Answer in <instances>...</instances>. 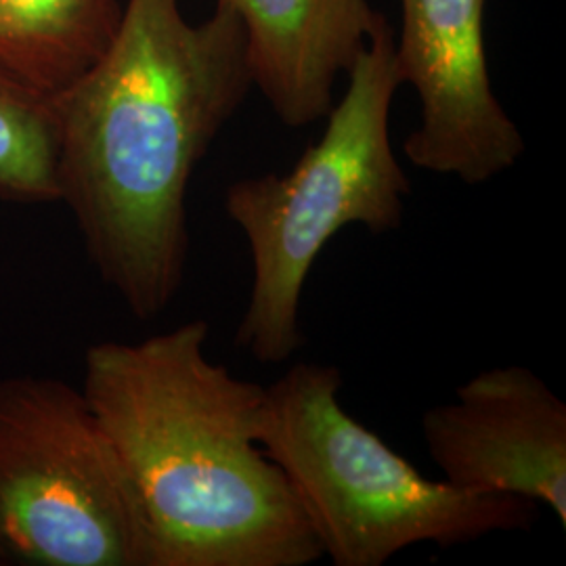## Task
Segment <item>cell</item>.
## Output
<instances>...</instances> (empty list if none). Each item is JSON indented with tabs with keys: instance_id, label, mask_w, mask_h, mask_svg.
<instances>
[{
	"instance_id": "cell-1",
	"label": "cell",
	"mask_w": 566,
	"mask_h": 566,
	"mask_svg": "<svg viewBox=\"0 0 566 566\" xmlns=\"http://www.w3.org/2000/svg\"><path fill=\"white\" fill-rule=\"evenodd\" d=\"M254 86L240 15L126 0L102 60L51 99L60 202L103 283L139 319L181 292L196 166Z\"/></svg>"
},
{
	"instance_id": "cell-2",
	"label": "cell",
	"mask_w": 566,
	"mask_h": 566,
	"mask_svg": "<svg viewBox=\"0 0 566 566\" xmlns=\"http://www.w3.org/2000/svg\"><path fill=\"white\" fill-rule=\"evenodd\" d=\"M191 319L91 344L82 392L135 486L154 566H306L319 544L261 446L264 386L208 357Z\"/></svg>"
},
{
	"instance_id": "cell-3",
	"label": "cell",
	"mask_w": 566,
	"mask_h": 566,
	"mask_svg": "<svg viewBox=\"0 0 566 566\" xmlns=\"http://www.w3.org/2000/svg\"><path fill=\"white\" fill-rule=\"evenodd\" d=\"M346 74L348 88L327 112L322 139L290 172L242 179L224 193V212L252 261L235 343L261 364H285L303 346L304 285L329 240L350 224L388 233L403 223L409 179L390 143V107L403 78L388 21Z\"/></svg>"
},
{
	"instance_id": "cell-4",
	"label": "cell",
	"mask_w": 566,
	"mask_h": 566,
	"mask_svg": "<svg viewBox=\"0 0 566 566\" xmlns=\"http://www.w3.org/2000/svg\"><path fill=\"white\" fill-rule=\"evenodd\" d=\"M334 365H292L264 388L261 446L336 566H382L411 546L523 531L535 504L428 479L340 401Z\"/></svg>"
},
{
	"instance_id": "cell-5",
	"label": "cell",
	"mask_w": 566,
	"mask_h": 566,
	"mask_svg": "<svg viewBox=\"0 0 566 566\" xmlns=\"http://www.w3.org/2000/svg\"><path fill=\"white\" fill-rule=\"evenodd\" d=\"M0 566H154L135 486L81 386L0 378Z\"/></svg>"
},
{
	"instance_id": "cell-6",
	"label": "cell",
	"mask_w": 566,
	"mask_h": 566,
	"mask_svg": "<svg viewBox=\"0 0 566 566\" xmlns=\"http://www.w3.org/2000/svg\"><path fill=\"white\" fill-rule=\"evenodd\" d=\"M486 0H401L397 65L420 99L403 142L420 170L483 185L525 154V137L493 93L483 39Z\"/></svg>"
},
{
	"instance_id": "cell-7",
	"label": "cell",
	"mask_w": 566,
	"mask_h": 566,
	"mask_svg": "<svg viewBox=\"0 0 566 566\" xmlns=\"http://www.w3.org/2000/svg\"><path fill=\"white\" fill-rule=\"evenodd\" d=\"M441 479L546 506L566 526V403L525 365L491 367L422 418Z\"/></svg>"
},
{
	"instance_id": "cell-8",
	"label": "cell",
	"mask_w": 566,
	"mask_h": 566,
	"mask_svg": "<svg viewBox=\"0 0 566 566\" xmlns=\"http://www.w3.org/2000/svg\"><path fill=\"white\" fill-rule=\"evenodd\" d=\"M243 23L252 82L292 128L322 120L334 84L385 23L367 0H223Z\"/></svg>"
},
{
	"instance_id": "cell-9",
	"label": "cell",
	"mask_w": 566,
	"mask_h": 566,
	"mask_svg": "<svg viewBox=\"0 0 566 566\" xmlns=\"http://www.w3.org/2000/svg\"><path fill=\"white\" fill-rule=\"evenodd\" d=\"M122 13L120 0H0V67L53 99L102 60Z\"/></svg>"
},
{
	"instance_id": "cell-10",
	"label": "cell",
	"mask_w": 566,
	"mask_h": 566,
	"mask_svg": "<svg viewBox=\"0 0 566 566\" xmlns=\"http://www.w3.org/2000/svg\"><path fill=\"white\" fill-rule=\"evenodd\" d=\"M0 200L20 206L60 202L51 99L0 67Z\"/></svg>"
}]
</instances>
